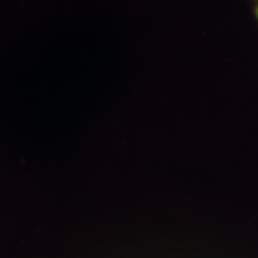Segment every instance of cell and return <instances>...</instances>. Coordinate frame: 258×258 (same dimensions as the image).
<instances>
[{"instance_id": "6da1fadb", "label": "cell", "mask_w": 258, "mask_h": 258, "mask_svg": "<svg viewBox=\"0 0 258 258\" xmlns=\"http://www.w3.org/2000/svg\"><path fill=\"white\" fill-rule=\"evenodd\" d=\"M257 16H258V9H257Z\"/></svg>"}]
</instances>
